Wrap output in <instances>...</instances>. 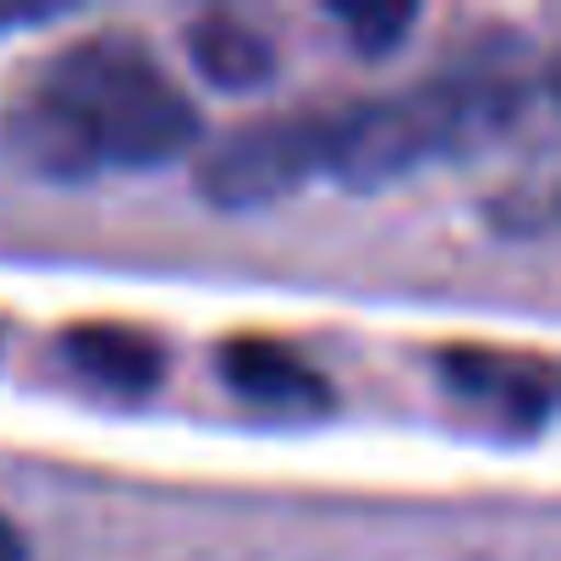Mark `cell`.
<instances>
[{
  "mask_svg": "<svg viewBox=\"0 0 561 561\" xmlns=\"http://www.w3.org/2000/svg\"><path fill=\"white\" fill-rule=\"evenodd\" d=\"M523 111V83L512 72L462 67L430 78L397 100L331 105V154L325 176L347 187H386L424 160L457 154L490 133H501Z\"/></svg>",
  "mask_w": 561,
  "mask_h": 561,
  "instance_id": "7a4b0ae2",
  "label": "cell"
},
{
  "mask_svg": "<svg viewBox=\"0 0 561 561\" xmlns=\"http://www.w3.org/2000/svg\"><path fill=\"white\" fill-rule=\"evenodd\" d=\"M336 23L347 28V39H353L364 56H386V50L419 23V12H413V7H336Z\"/></svg>",
  "mask_w": 561,
  "mask_h": 561,
  "instance_id": "ba28073f",
  "label": "cell"
},
{
  "mask_svg": "<svg viewBox=\"0 0 561 561\" xmlns=\"http://www.w3.org/2000/svg\"><path fill=\"white\" fill-rule=\"evenodd\" d=\"M331 154V105L280 111L248 127H231L198 165V193L220 209H259L298 193L325 171Z\"/></svg>",
  "mask_w": 561,
  "mask_h": 561,
  "instance_id": "3957f363",
  "label": "cell"
},
{
  "mask_svg": "<svg viewBox=\"0 0 561 561\" xmlns=\"http://www.w3.org/2000/svg\"><path fill=\"white\" fill-rule=\"evenodd\" d=\"M0 561H28V545H23L12 517H0Z\"/></svg>",
  "mask_w": 561,
  "mask_h": 561,
  "instance_id": "9c48e42d",
  "label": "cell"
},
{
  "mask_svg": "<svg viewBox=\"0 0 561 561\" xmlns=\"http://www.w3.org/2000/svg\"><path fill=\"white\" fill-rule=\"evenodd\" d=\"M446 375L462 397L495 402L517 424H539L550 413V364L545 358H512L490 347H457L446 358Z\"/></svg>",
  "mask_w": 561,
  "mask_h": 561,
  "instance_id": "5b68a950",
  "label": "cell"
},
{
  "mask_svg": "<svg viewBox=\"0 0 561 561\" xmlns=\"http://www.w3.org/2000/svg\"><path fill=\"white\" fill-rule=\"evenodd\" d=\"M198 105L138 39H83L61 50L0 122L12 165L39 182L149 171L198 144Z\"/></svg>",
  "mask_w": 561,
  "mask_h": 561,
  "instance_id": "6da1fadb",
  "label": "cell"
},
{
  "mask_svg": "<svg viewBox=\"0 0 561 561\" xmlns=\"http://www.w3.org/2000/svg\"><path fill=\"white\" fill-rule=\"evenodd\" d=\"M187 56H193V67H198L215 89H226V94H248V89L270 83V72H275L270 39H264L253 23L226 18V12L198 18V23L187 28Z\"/></svg>",
  "mask_w": 561,
  "mask_h": 561,
  "instance_id": "52a82bcc",
  "label": "cell"
},
{
  "mask_svg": "<svg viewBox=\"0 0 561 561\" xmlns=\"http://www.w3.org/2000/svg\"><path fill=\"white\" fill-rule=\"evenodd\" d=\"M220 380L264 408H325L331 386L325 375L293 353L287 342H270V336H237L220 347Z\"/></svg>",
  "mask_w": 561,
  "mask_h": 561,
  "instance_id": "277c9868",
  "label": "cell"
},
{
  "mask_svg": "<svg viewBox=\"0 0 561 561\" xmlns=\"http://www.w3.org/2000/svg\"><path fill=\"white\" fill-rule=\"evenodd\" d=\"M67 358L105 391H122V397H138V391H154L160 375H165V353L154 336H144L138 325H116V320H94V325H78L67 331Z\"/></svg>",
  "mask_w": 561,
  "mask_h": 561,
  "instance_id": "8992f818",
  "label": "cell"
}]
</instances>
